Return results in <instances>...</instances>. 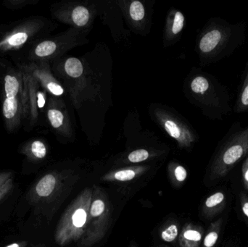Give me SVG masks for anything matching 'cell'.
<instances>
[{
  "instance_id": "obj_28",
  "label": "cell",
  "mask_w": 248,
  "mask_h": 247,
  "mask_svg": "<svg viewBox=\"0 0 248 247\" xmlns=\"http://www.w3.org/2000/svg\"><path fill=\"white\" fill-rule=\"evenodd\" d=\"M240 200L242 211L248 219V196L246 193L242 192L240 194Z\"/></svg>"
},
{
  "instance_id": "obj_26",
  "label": "cell",
  "mask_w": 248,
  "mask_h": 247,
  "mask_svg": "<svg viewBox=\"0 0 248 247\" xmlns=\"http://www.w3.org/2000/svg\"><path fill=\"white\" fill-rule=\"evenodd\" d=\"M13 187V177L10 178L2 187L0 188V202L10 192Z\"/></svg>"
},
{
  "instance_id": "obj_24",
  "label": "cell",
  "mask_w": 248,
  "mask_h": 247,
  "mask_svg": "<svg viewBox=\"0 0 248 247\" xmlns=\"http://www.w3.org/2000/svg\"><path fill=\"white\" fill-rule=\"evenodd\" d=\"M187 178V171L182 165H177L173 168V181L182 184Z\"/></svg>"
},
{
  "instance_id": "obj_32",
  "label": "cell",
  "mask_w": 248,
  "mask_h": 247,
  "mask_svg": "<svg viewBox=\"0 0 248 247\" xmlns=\"http://www.w3.org/2000/svg\"><path fill=\"white\" fill-rule=\"evenodd\" d=\"M1 34H2V32H1V29H0V38H1Z\"/></svg>"
},
{
  "instance_id": "obj_18",
  "label": "cell",
  "mask_w": 248,
  "mask_h": 247,
  "mask_svg": "<svg viewBox=\"0 0 248 247\" xmlns=\"http://www.w3.org/2000/svg\"><path fill=\"white\" fill-rule=\"evenodd\" d=\"M179 235V226L177 223H170L164 228L160 233L162 240L168 243L173 242Z\"/></svg>"
},
{
  "instance_id": "obj_7",
  "label": "cell",
  "mask_w": 248,
  "mask_h": 247,
  "mask_svg": "<svg viewBox=\"0 0 248 247\" xmlns=\"http://www.w3.org/2000/svg\"><path fill=\"white\" fill-rule=\"evenodd\" d=\"M40 23L38 19H26L11 30L2 33L0 38V54L17 52L23 46L31 44L35 36L40 30Z\"/></svg>"
},
{
  "instance_id": "obj_3",
  "label": "cell",
  "mask_w": 248,
  "mask_h": 247,
  "mask_svg": "<svg viewBox=\"0 0 248 247\" xmlns=\"http://www.w3.org/2000/svg\"><path fill=\"white\" fill-rule=\"evenodd\" d=\"M190 89L211 118L221 120L231 111L227 88L214 77L197 75L191 81Z\"/></svg>"
},
{
  "instance_id": "obj_4",
  "label": "cell",
  "mask_w": 248,
  "mask_h": 247,
  "mask_svg": "<svg viewBox=\"0 0 248 247\" xmlns=\"http://www.w3.org/2000/svg\"><path fill=\"white\" fill-rule=\"evenodd\" d=\"M111 207L104 190L93 186V198L85 234L80 241L81 247L97 245L106 236L110 226Z\"/></svg>"
},
{
  "instance_id": "obj_9",
  "label": "cell",
  "mask_w": 248,
  "mask_h": 247,
  "mask_svg": "<svg viewBox=\"0 0 248 247\" xmlns=\"http://www.w3.org/2000/svg\"><path fill=\"white\" fill-rule=\"evenodd\" d=\"M163 126L169 136L177 140L182 146H191L196 140V136L189 128L179 124L174 120L167 119L163 122Z\"/></svg>"
},
{
  "instance_id": "obj_21",
  "label": "cell",
  "mask_w": 248,
  "mask_h": 247,
  "mask_svg": "<svg viewBox=\"0 0 248 247\" xmlns=\"http://www.w3.org/2000/svg\"><path fill=\"white\" fill-rule=\"evenodd\" d=\"M40 81H42V84H45V88L47 89V91H49L53 95L59 97L63 94V88L55 81L45 79H41Z\"/></svg>"
},
{
  "instance_id": "obj_6",
  "label": "cell",
  "mask_w": 248,
  "mask_h": 247,
  "mask_svg": "<svg viewBox=\"0 0 248 247\" xmlns=\"http://www.w3.org/2000/svg\"><path fill=\"white\" fill-rule=\"evenodd\" d=\"M23 75L10 71L2 82V113L6 128L13 131L18 128L24 111V89Z\"/></svg>"
},
{
  "instance_id": "obj_8",
  "label": "cell",
  "mask_w": 248,
  "mask_h": 247,
  "mask_svg": "<svg viewBox=\"0 0 248 247\" xmlns=\"http://www.w3.org/2000/svg\"><path fill=\"white\" fill-rule=\"evenodd\" d=\"M61 186V179L55 173H49L42 176L31 190L30 200L33 203H40L50 198Z\"/></svg>"
},
{
  "instance_id": "obj_34",
  "label": "cell",
  "mask_w": 248,
  "mask_h": 247,
  "mask_svg": "<svg viewBox=\"0 0 248 247\" xmlns=\"http://www.w3.org/2000/svg\"><path fill=\"white\" fill-rule=\"evenodd\" d=\"M42 247V246H36V247Z\"/></svg>"
},
{
  "instance_id": "obj_10",
  "label": "cell",
  "mask_w": 248,
  "mask_h": 247,
  "mask_svg": "<svg viewBox=\"0 0 248 247\" xmlns=\"http://www.w3.org/2000/svg\"><path fill=\"white\" fill-rule=\"evenodd\" d=\"M203 228L192 223L184 226L179 235L180 247H200L203 238Z\"/></svg>"
},
{
  "instance_id": "obj_29",
  "label": "cell",
  "mask_w": 248,
  "mask_h": 247,
  "mask_svg": "<svg viewBox=\"0 0 248 247\" xmlns=\"http://www.w3.org/2000/svg\"><path fill=\"white\" fill-rule=\"evenodd\" d=\"M13 173L10 171H4L0 173V188L8 181L10 178H13Z\"/></svg>"
},
{
  "instance_id": "obj_15",
  "label": "cell",
  "mask_w": 248,
  "mask_h": 247,
  "mask_svg": "<svg viewBox=\"0 0 248 247\" xmlns=\"http://www.w3.org/2000/svg\"><path fill=\"white\" fill-rule=\"evenodd\" d=\"M23 152L29 157V159L41 160L46 158L47 150L42 141L35 140L26 146Z\"/></svg>"
},
{
  "instance_id": "obj_22",
  "label": "cell",
  "mask_w": 248,
  "mask_h": 247,
  "mask_svg": "<svg viewBox=\"0 0 248 247\" xmlns=\"http://www.w3.org/2000/svg\"><path fill=\"white\" fill-rule=\"evenodd\" d=\"M149 156V152L146 149H137L129 154L128 160L132 163H138L148 159Z\"/></svg>"
},
{
  "instance_id": "obj_30",
  "label": "cell",
  "mask_w": 248,
  "mask_h": 247,
  "mask_svg": "<svg viewBox=\"0 0 248 247\" xmlns=\"http://www.w3.org/2000/svg\"><path fill=\"white\" fill-rule=\"evenodd\" d=\"M45 104V97L42 92L39 91L36 96V105L39 108H43Z\"/></svg>"
},
{
  "instance_id": "obj_20",
  "label": "cell",
  "mask_w": 248,
  "mask_h": 247,
  "mask_svg": "<svg viewBox=\"0 0 248 247\" xmlns=\"http://www.w3.org/2000/svg\"><path fill=\"white\" fill-rule=\"evenodd\" d=\"M130 15L135 21H140L144 18L145 15L144 6L140 1H134L130 5Z\"/></svg>"
},
{
  "instance_id": "obj_31",
  "label": "cell",
  "mask_w": 248,
  "mask_h": 247,
  "mask_svg": "<svg viewBox=\"0 0 248 247\" xmlns=\"http://www.w3.org/2000/svg\"><path fill=\"white\" fill-rule=\"evenodd\" d=\"M27 243L26 242H21V243H13L7 245L5 247H26Z\"/></svg>"
},
{
  "instance_id": "obj_16",
  "label": "cell",
  "mask_w": 248,
  "mask_h": 247,
  "mask_svg": "<svg viewBox=\"0 0 248 247\" xmlns=\"http://www.w3.org/2000/svg\"><path fill=\"white\" fill-rule=\"evenodd\" d=\"M67 75L72 78H78L81 76L84 72V67L81 61L76 58H70L65 61L64 65Z\"/></svg>"
},
{
  "instance_id": "obj_33",
  "label": "cell",
  "mask_w": 248,
  "mask_h": 247,
  "mask_svg": "<svg viewBox=\"0 0 248 247\" xmlns=\"http://www.w3.org/2000/svg\"><path fill=\"white\" fill-rule=\"evenodd\" d=\"M169 247L168 246H160V247Z\"/></svg>"
},
{
  "instance_id": "obj_14",
  "label": "cell",
  "mask_w": 248,
  "mask_h": 247,
  "mask_svg": "<svg viewBox=\"0 0 248 247\" xmlns=\"http://www.w3.org/2000/svg\"><path fill=\"white\" fill-rule=\"evenodd\" d=\"M222 223L223 220L220 218L210 225L208 232L204 237L202 247H215L219 239Z\"/></svg>"
},
{
  "instance_id": "obj_25",
  "label": "cell",
  "mask_w": 248,
  "mask_h": 247,
  "mask_svg": "<svg viewBox=\"0 0 248 247\" xmlns=\"http://www.w3.org/2000/svg\"><path fill=\"white\" fill-rule=\"evenodd\" d=\"M4 7L9 9H20L22 7H26L29 4H34V1L32 0H9L4 1Z\"/></svg>"
},
{
  "instance_id": "obj_23",
  "label": "cell",
  "mask_w": 248,
  "mask_h": 247,
  "mask_svg": "<svg viewBox=\"0 0 248 247\" xmlns=\"http://www.w3.org/2000/svg\"><path fill=\"white\" fill-rule=\"evenodd\" d=\"M185 25V16L181 12H176L173 18V25H172V33L174 35L178 34L182 31Z\"/></svg>"
},
{
  "instance_id": "obj_1",
  "label": "cell",
  "mask_w": 248,
  "mask_h": 247,
  "mask_svg": "<svg viewBox=\"0 0 248 247\" xmlns=\"http://www.w3.org/2000/svg\"><path fill=\"white\" fill-rule=\"evenodd\" d=\"M245 38L244 22L231 23L217 18L204 30L198 41V49L202 59L208 62H218L241 46Z\"/></svg>"
},
{
  "instance_id": "obj_17",
  "label": "cell",
  "mask_w": 248,
  "mask_h": 247,
  "mask_svg": "<svg viewBox=\"0 0 248 247\" xmlns=\"http://www.w3.org/2000/svg\"><path fill=\"white\" fill-rule=\"evenodd\" d=\"M72 19L77 26H85L90 20V12L85 7L78 6L73 10Z\"/></svg>"
},
{
  "instance_id": "obj_12",
  "label": "cell",
  "mask_w": 248,
  "mask_h": 247,
  "mask_svg": "<svg viewBox=\"0 0 248 247\" xmlns=\"http://www.w3.org/2000/svg\"><path fill=\"white\" fill-rule=\"evenodd\" d=\"M144 172V168H128L112 171L106 174L103 181L108 182H129Z\"/></svg>"
},
{
  "instance_id": "obj_2",
  "label": "cell",
  "mask_w": 248,
  "mask_h": 247,
  "mask_svg": "<svg viewBox=\"0 0 248 247\" xmlns=\"http://www.w3.org/2000/svg\"><path fill=\"white\" fill-rule=\"evenodd\" d=\"M93 193V187L83 190L62 215L55 233V241L59 246L79 242L85 234Z\"/></svg>"
},
{
  "instance_id": "obj_19",
  "label": "cell",
  "mask_w": 248,
  "mask_h": 247,
  "mask_svg": "<svg viewBox=\"0 0 248 247\" xmlns=\"http://www.w3.org/2000/svg\"><path fill=\"white\" fill-rule=\"evenodd\" d=\"M47 118L52 128L55 129L62 127L64 123V115L58 109L50 108L47 111Z\"/></svg>"
},
{
  "instance_id": "obj_35",
  "label": "cell",
  "mask_w": 248,
  "mask_h": 247,
  "mask_svg": "<svg viewBox=\"0 0 248 247\" xmlns=\"http://www.w3.org/2000/svg\"></svg>"
},
{
  "instance_id": "obj_13",
  "label": "cell",
  "mask_w": 248,
  "mask_h": 247,
  "mask_svg": "<svg viewBox=\"0 0 248 247\" xmlns=\"http://www.w3.org/2000/svg\"><path fill=\"white\" fill-rule=\"evenodd\" d=\"M234 110L237 113L248 112V62L246 75L238 97L236 100Z\"/></svg>"
},
{
  "instance_id": "obj_11",
  "label": "cell",
  "mask_w": 248,
  "mask_h": 247,
  "mask_svg": "<svg viewBox=\"0 0 248 247\" xmlns=\"http://www.w3.org/2000/svg\"><path fill=\"white\" fill-rule=\"evenodd\" d=\"M227 199L222 191H217L207 197L202 205V213L206 218H212L225 208Z\"/></svg>"
},
{
  "instance_id": "obj_5",
  "label": "cell",
  "mask_w": 248,
  "mask_h": 247,
  "mask_svg": "<svg viewBox=\"0 0 248 247\" xmlns=\"http://www.w3.org/2000/svg\"><path fill=\"white\" fill-rule=\"evenodd\" d=\"M221 144L211 167V178L218 179L226 176L232 169L248 155V126L237 131Z\"/></svg>"
},
{
  "instance_id": "obj_27",
  "label": "cell",
  "mask_w": 248,
  "mask_h": 247,
  "mask_svg": "<svg viewBox=\"0 0 248 247\" xmlns=\"http://www.w3.org/2000/svg\"><path fill=\"white\" fill-rule=\"evenodd\" d=\"M242 177H243V185L248 194V157L245 160L242 166Z\"/></svg>"
}]
</instances>
